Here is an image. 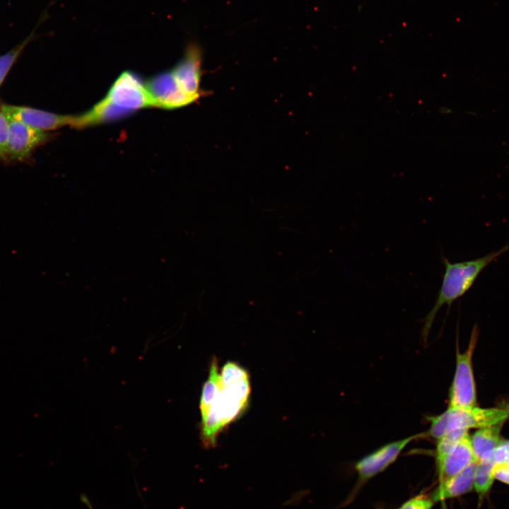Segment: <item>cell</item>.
<instances>
[{"instance_id": "3957f363", "label": "cell", "mask_w": 509, "mask_h": 509, "mask_svg": "<svg viewBox=\"0 0 509 509\" xmlns=\"http://www.w3.org/2000/svg\"><path fill=\"white\" fill-rule=\"evenodd\" d=\"M508 419L509 404L486 409L449 406L443 413L428 418L431 425L426 433L437 440L454 430L490 427L503 424Z\"/></svg>"}, {"instance_id": "d6986e66", "label": "cell", "mask_w": 509, "mask_h": 509, "mask_svg": "<svg viewBox=\"0 0 509 509\" xmlns=\"http://www.w3.org/2000/svg\"><path fill=\"white\" fill-rule=\"evenodd\" d=\"M9 136V122L6 115L0 112V156L6 155Z\"/></svg>"}, {"instance_id": "5b68a950", "label": "cell", "mask_w": 509, "mask_h": 509, "mask_svg": "<svg viewBox=\"0 0 509 509\" xmlns=\"http://www.w3.org/2000/svg\"><path fill=\"white\" fill-rule=\"evenodd\" d=\"M105 98L115 106L130 113L153 107L145 83L131 71H124L117 78Z\"/></svg>"}, {"instance_id": "8992f818", "label": "cell", "mask_w": 509, "mask_h": 509, "mask_svg": "<svg viewBox=\"0 0 509 509\" xmlns=\"http://www.w3.org/2000/svg\"><path fill=\"white\" fill-rule=\"evenodd\" d=\"M145 85L152 98L153 107L175 109L197 100L182 89L171 70L153 76Z\"/></svg>"}, {"instance_id": "8fae6325", "label": "cell", "mask_w": 509, "mask_h": 509, "mask_svg": "<svg viewBox=\"0 0 509 509\" xmlns=\"http://www.w3.org/2000/svg\"><path fill=\"white\" fill-rule=\"evenodd\" d=\"M474 461L470 437L467 434L449 452L436 460L439 484L459 474Z\"/></svg>"}, {"instance_id": "7a4b0ae2", "label": "cell", "mask_w": 509, "mask_h": 509, "mask_svg": "<svg viewBox=\"0 0 509 509\" xmlns=\"http://www.w3.org/2000/svg\"><path fill=\"white\" fill-rule=\"evenodd\" d=\"M250 394L249 376L229 383H224L221 380L219 389L208 413L201 419V438L204 447L216 445L219 433L247 407Z\"/></svg>"}, {"instance_id": "30bf717a", "label": "cell", "mask_w": 509, "mask_h": 509, "mask_svg": "<svg viewBox=\"0 0 509 509\" xmlns=\"http://www.w3.org/2000/svg\"><path fill=\"white\" fill-rule=\"evenodd\" d=\"M8 119L9 136L6 155L23 159L47 139L45 131L36 129L19 120Z\"/></svg>"}, {"instance_id": "ac0fdd59", "label": "cell", "mask_w": 509, "mask_h": 509, "mask_svg": "<svg viewBox=\"0 0 509 509\" xmlns=\"http://www.w3.org/2000/svg\"><path fill=\"white\" fill-rule=\"evenodd\" d=\"M434 501L426 495H419L404 503L399 509H431Z\"/></svg>"}, {"instance_id": "e0dca14e", "label": "cell", "mask_w": 509, "mask_h": 509, "mask_svg": "<svg viewBox=\"0 0 509 509\" xmlns=\"http://www.w3.org/2000/svg\"><path fill=\"white\" fill-rule=\"evenodd\" d=\"M28 42L27 39L12 50L0 56V85Z\"/></svg>"}, {"instance_id": "4fadbf2b", "label": "cell", "mask_w": 509, "mask_h": 509, "mask_svg": "<svg viewBox=\"0 0 509 509\" xmlns=\"http://www.w3.org/2000/svg\"><path fill=\"white\" fill-rule=\"evenodd\" d=\"M129 114V112L115 106L105 97L88 112L74 116L71 126L82 128L100 124L121 119Z\"/></svg>"}, {"instance_id": "277c9868", "label": "cell", "mask_w": 509, "mask_h": 509, "mask_svg": "<svg viewBox=\"0 0 509 509\" xmlns=\"http://www.w3.org/2000/svg\"><path fill=\"white\" fill-rule=\"evenodd\" d=\"M478 337L476 326L473 328L468 348L461 353L457 346L456 369L450 390L449 406L472 408L476 406V385L472 369V356Z\"/></svg>"}, {"instance_id": "2e32d148", "label": "cell", "mask_w": 509, "mask_h": 509, "mask_svg": "<svg viewBox=\"0 0 509 509\" xmlns=\"http://www.w3.org/2000/svg\"><path fill=\"white\" fill-rule=\"evenodd\" d=\"M468 430L457 429L450 431L437 440L435 458L438 460L449 452L465 435Z\"/></svg>"}, {"instance_id": "ffe728a7", "label": "cell", "mask_w": 509, "mask_h": 509, "mask_svg": "<svg viewBox=\"0 0 509 509\" xmlns=\"http://www.w3.org/2000/svg\"><path fill=\"white\" fill-rule=\"evenodd\" d=\"M494 463L509 462V440H502L493 451Z\"/></svg>"}, {"instance_id": "52a82bcc", "label": "cell", "mask_w": 509, "mask_h": 509, "mask_svg": "<svg viewBox=\"0 0 509 509\" xmlns=\"http://www.w3.org/2000/svg\"><path fill=\"white\" fill-rule=\"evenodd\" d=\"M425 435L426 433H418L390 443L358 460L355 465L358 481L365 482L383 472L397 460L408 444Z\"/></svg>"}, {"instance_id": "6da1fadb", "label": "cell", "mask_w": 509, "mask_h": 509, "mask_svg": "<svg viewBox=\"0 0 509 509\" xmlns=\"http://www.w3.org/2000/svg\"><path fill=\"white\" fill-rule=\"evenodd\" d=\"M508 251L509 242L498 250L491 251L472 260L450 262L443 257L445 271L436 301L424 319L422 334L425 340L440 309L445 305L450 307L452 303L463 296L472 288L482 271Z\"/></svg>"}, {"instance_id": "5bb4252c", "label": "cell", "mask_w": 509, "mask_h": 509, "mask_svg": "<svg viewBox=\"0 0 509 509\" xmlns=\"http://www.w3.org/2000/svg\"><path fill=\"white\" fill-rule=\"evenodd\" d=\"M501 426L502 424L479 428L470 438L476 462L492 457L494 450L503 440L500 436Z\"/></svg>"}, {"instance_id": "9c48e42d", "label": "cell", "mask_w": 509, "mask_h": 509, "mask_svg": "<svg viewBox=\"0 0 509 509\" xmlns=\"http://www.w3.org/2000/svg\"><path fill=\"white\" fill-rule=\"evenodd\" d=\"M1 111L8 118L19 120L42 131L71 126L74 117V115H57L23 106L4 105Z\"/></svg>"}, {"instance_id": "ba28073f", "label": "cell", "mask_w": 509, "mask_h": 509, "mask_svg": "<svg viewBox=\"0 0 509 509\" xmlns=\"http://www.w3.org/2000/svg\"><path fill=\"white\" fill-rule=\"evenodd\" d=\"M202 52L200 47L190 42L184 56L171 70L177 83L188 94L197 100L204 94L200 89Z\"/></svg>"}, {"instance_id": "9a60e30c", "label": "cell", "mask_w": 509, "mask_h": 509, "mask_svg": "<svg viewBox=\"0 0 509 509\" xmlns=\"http://www.w3.org/2000/svg\"><path fill=\"white\" fill-rule=\"evenodd\" d=\"M494 464L492 457L479 461L476 464L474 487L480 496L486 494L492 486L494 479L493 474Z\"/></svg>"}, {"instance_id": "7c38bea8", "label": "cell", "mask_w": 509, "mask_h": 509, "mask_svg": "<svg viewBox=\"0 0 509 509\" xmlns=\"http://www.w3.org/2000/svg\"><path fill=\"white\" fill-rule=\"evenodd\" d=\"M477 462H472L459 474L439 484L431 498L434 502L463 495L474 487V474Z\"/></svg>"}, {"instance_id": "44dd1931", "label": "cell", "mask_w": 509, "mask_h": 509, "mask_svg": "<svg viewBox=\"0 0 509 509\" xmlns=\"http://www.w3.org/2000/svg\"><path fill=\"white\" fill-rule=\"evenodd\" d=\"M493 474L494 479L509 484V462L494 464Z\"/></svg>"}]
</instances>
